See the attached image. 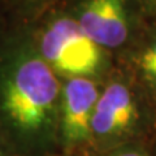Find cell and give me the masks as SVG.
<instances>
[{
	"mask_svg": "<svg viewBox=\"0 0 156 156\" xmlns=\"http://www.w3.org/2000/svg\"><path fill=\"white\" fill-rule=\"evenodd\" d=\"M95 156H154V154L146 142H138L121 146V147L103 154H98Z\"/></svg>",
	"mask_w": 156,
	"mask_h": 156,
	"instance_id": "ba28073f",
	"label": "cell"
},
{
	"mask_svg": "<svg viewBox=\"0 0 156 156\" xmlns=\"http://www.w3.org/2000/svg\"><path fill=\"white\" fill-rule=\"evenodd\" d=\"M64 8L91 41L113 56L147 26L135 0H69Z\"/></svg>",
	"mask_w": 156,
	"mask_h": 156,
	"instance_id": "277c9868",
	"label": "cell"
},
{
	"mask_svg": "<svg viewBox=\"0 0 156 156\" xmlns=\"http://www.w3.org/2000/svg\"><path fill=\"white\" fill-rule=\"evenodd\" d=\"M22 25L39 55L60 80L103 81L116 65L115 56L82 31L64 5Z\"/></svg>",
	"mask_w": 156,
	"mask_h": 156,
	"instance_id": "3957f363",
	"label": "cell"
},
{
	"mask_svg": "<svg viewBox=\"0 0 156 156\" xmlns=\"http://www.w3.org/2000/svg\"><path fill=\"white\" fill-rule=\"evenodd\" d=\"M0 156H13L12 152L8 150V147L0 140Z\"/></svg>",
	"mask_w": 156,
	"mask_h": 156,
	"instance_id": "8fae6325",
	"label": "cell"
},
{
	"mask_svg": "<svg viewBox=\"0 0 156 156\" xmlns=\"http://www.w3.org/2000/svg\"><path fill=\"white\" fill-rule=\"evenodd\" d=\"M154 104H155V109H156V96H155V99H154Z\"/></svg>",
	"mask_w": 156,
	"mask_h": 156,
	"instance_id": "4fadbf2b",
	"label": "cell"
},
{
	"mask_svg": "<svg viewBox=\"0 0 156 156\" xmlns=\"http://www.w3.org/2000/svg\"><path fill=\"white\" fill-rule=\"evenodd\" d=\"M69 0H2L11 23H29L41 14L61 7Z\"/></svg>",
	"mask_w": 156,
	"mask_h": 156,
	"instance_id": "52a82bcc",
	"label": "cell"
},
{
	"mask_svg": "<svg viewBox=\"0 0 156 156\" xmlns=\"http://www.w3.org/2000/svg\"><path fill=\"white\" fill-rule=\"evenodd\" d=\"M156 131L150 95L128 72L115 65L105 77L91 124V156L130 143L147 142Z\"/></svg>",
	"mask_w": 156,
	"mask_h": 156,
	"instance_id": "7a4b0ae2",
	"label": "cell"
},
{
	"mask_svg": "<svg viewBox=\"0 0 156 156\" xmlns=\"http://www.w3.org/2000/svg\"><path fill=\"white\" fill-rule=\"evenodd\" d=\"M9 25H11V21H9L8 14L5 12V9H4L2 0H0V35L7 30Z\"/></svg>",
	"mask_w": 156,
	"mask_h": 156,
	"instance_id": "30bf717a",
	"label": "cell"
},
{
	"mask_svg": "<svg viewBox=\"0 0 156 156\" xmlns=\"http://www.w3.org/2000/svg\"><path fill=\"white\" fill-rule=\"evenodd\" d=\"M103 81L61 80L57 105V150L60 156H91V124Z\"/></svg>",
	"mask_w": 156,
	"mask_h": 156,
	"instance_id": "5b68a950",
	"label": "cell"
},
{
	"mask_svg": "<svg viewBox=\"0 0 156 156\" xmlns=\"http://www.w3.org/2000/svg\"><path fill=\"white\" fill-rule=\"evenodd\" d=\"M144 22L150 26H156V0H135Z\"/></svg>",
	"mask_w": 156,
	"mask_h": 156,
	"instance_id": "9c48e42d",
	"label": "cell"
},
{
	"mask_svg": "<svg viewBox=\"0 0 156 156\" xmlns=\"http://www.w3.org/2000/svg\"><path fill=\"white\" fill-rule=\"evenodd\" d=\"M152 154H154V156H156V143H155V147L152 150Z\"/></svg>",
	"mask_w": 156,
	"mask_h": 156,
	"instance_id": "7c38bea8",
	"label": "cell"
},
{
	"mask_svg": "<svg viewBox=\"0 0 156 156\" xmlns=\"http://www.w3.org/2000/svg\"><path fill=\"white\" fill-rule=\"evenodd\" d=\"M61 80L23 25L0 35V140L13 156H56Z\"/></svg>",
	"mask_w": 156,
	"mask_h": 156,
	"instance_id": "6da1fadb",
	"label": "cell"
},
{
	"mask_svg": "<svg viewBox=\"0 0 156 156\" xmlns=\"http://www.w3.org/2000/svg\"><path fill=\"white\" fill-rule=\"evenodd\" d=\"M117 66L155 99L156 96V26H146L131 44L115 56Z\"/></svg>",
	"mask_w": 156,
	"mask_h": 156,
	"instance_id": "8992f818",
	"label": "cell"
}]
</instances>
